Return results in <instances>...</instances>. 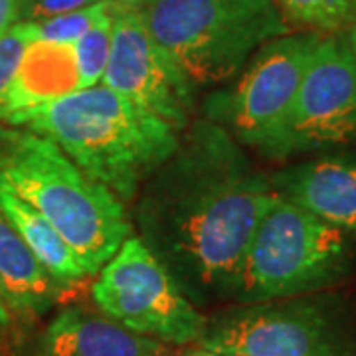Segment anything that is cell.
<instances>
[{
    "label": "cell",
    "mask_w": 356,
    "mask_h": 356,
    "mask_svg": "<svg viewBox=\"0 0 356 356\" xmlns=\"http://www.w3.org/2000/svg\"><path fill=\"white\" fill-rule=\"evenodd\" d=\"M277 196L226 127L196 121L140 188L139 238L188 299L232 297L255 228Z\"/></svg>",
    "instance_id": "6da1fadb"
},
{
    "label": "cell",
    "mask_w": 356,
    "mask_h": 356,
    "mask_svg": "<svg viewBox=\"0 0 356 356\" xmlns=\"http://www.w3.org/2000/svg\"><path fill=\"white\" fill-rule=\"evenodd\" d=\"M4 123L50 137L121 202L139 196L180 143L177 129L103 83L16 111Z\"/></svg>",
    "instance_id": "7a4b0ae2"
},
{
    "label": "cell",
    "mask_w": 356,
    "mask_h": 356,
    "mask_svg": "<svg viewBox=\"0 0 356 356\" xmlns=\"http://www.w3.org/2000/svg\"><path fill=\"white\" fill-rule=\"evenodd\" d=\"M0 177L50 220L88 275L99 273L133 234L125 202L89 178L46 135L0 129Z\"/></svg>",
    "instance_id": "3957f363"
},
{
    "label": "cell",
    "mask_w": 356,
    "mask_h": 356,
    "mask_svg": "<svg viewBox=\"0 0 356 356\" xmlns=\"http://www.w3.org/2000/svg\"><path fill=\"white\" fill-rule=\"evenodd\" d=\"M139 8L194 86L236 76L254 51L291 30L273 0H145Z\"/></svg>",
    "instance_id": "277c9868"
},
{
    "label": "cell",
    "mask_w": 356,
    "mask_h": 356,
    "mask_svg": "<svg viewBox=\"0 0 356 356\" xmlns=\"http://www.w3.org/2000/svg\"><path fill=\"white\" fill-rule=\"evenodd\" d=\"M348 236L277 196L248 245L232 297L264 303L331 287L350 269Z\"/></svg>",
    "instance_id": "5b68a950"
},
{
    "label": "cell",
    "mask_w": 356,
    "mask_h": 356,
    "mask_svg": "<svg viewBox=\"0 0 356 356\" xmlns=\"http://www.w3.org/2000/svg\"><path fill=\"white\" fill-rule=\"evenodd\" d=\"M91 297L103 315L161 343H198L208 323L166 267L133 234L99 269Z\"/></svg>",
    "instance_id": "8992f818"
},
{
    "label": "cell",
    "mask_w": 356,
    "mask_h": 356,
    "mask_svg": "<svg viewBox=\"0 0 356 356\" xmlns=\"http://www.w3.org/2000/svg\"><path fill=\"white\" fill-rule=\"evenodd\" d=\"M200 348L238 356H355L341 313L323 299L243 303L206 323Z\"/></svg>",
    "instance_id": "52a82bcc"
},
{
    "label": "cell",
    "mask_w": 356,
    "mask_h": 356,
    "mask_svg": "<svg viewBox=\"0 0 356 356\" xmlns=\"http://www.w3.org/2000/svg\"><path fill=\"white\" fill-rule=\"evenodd\" d=\"M323 36L318 32L285 34L264 44L232 93L216 103L232 137L277 159L281 139L311 58Z\"/></svg>",
    "instance_id": "ba28073f"
},
{
    "label": "cell",
    "mask_w": 356,
    "mask_h": 356,
    "mask_svg": "<svg viewBox=\"0 0 356 356\" xmlns=\"http://www.w3.org/2000/svg\"><path fill=\"white\" fill-rule=\"evenodd\" d=\"M102 81L177 131L191 125L194 83L154 42L135 4L115 0L111 56Z\"/></svg>",
    "instance_id": "9c48e42d"
},
{
    "label": "cell",
    "mask_w": 356,
    "mask_h": 356,
    "mask_svg": "<svg viewBox=\"0 0 356 356\" xmlns=\"http://www.w3.org/2000/svg\"><path fill=\"white\" fill-rule=\"evenodd\" d=\"M356 140V56L343 38H323L307 67L277 159Z\"/></svg>",
    "instance_id": "30bf717a"
},
{
    "label": "cell",
    "mask_w": 356,
    "mask_h": 356,
    "mask_svg": "<svg viewBox=\"0 0 356 356\" xmlns=\"http://www.w3.org/2000/svg\"><path fill=\"white\" fill-rule=\"evenodd\" d=\"M285 200L356 234V154H337L309 161L271 178Z\"/></svg>",
    "instance_id": "8fae6325"
},
{
    "label": "cell",
    "mask_w": 356,
    "mask_h": 356,
    "mask_svg": "<svg viewBox=\"0 0 356 356\" xmlns=\"http://www.w3.org/2000/svg\"><path fill=\"white\" fill-rule=\"evenodd\" d=\"M44 346L46 356H170L165 343L81 307L65 309L54 318Z\"/></svg>",
    "instance_id": "7c38bea8"
},
{
    "label": "cell",
    "mask_w": 356,
    "mask_h": 356,
    "mask_svg": "<svg viewBox=\"0 0 356 356\" xmlns=\"http://www.w3.org/2000/svg\"><path fill=\"white\" fill-rule=\"evenodd\" d=\"M79 89L74 44L34 40L26 50L14 83L0 103V121L28 107L62 99Z\"/></svg>",
    "instance_id": "4fadbf2b"
},
{
    "label": "cell",
    "mask_w": 356,
    "mask_h": 356,
    "mask_svg": "<svg viewBox=\"0 0 356 356\" xmlns=\"http://www.w3.org/2000/svg\"><path fill=\"white\" fill-rule=\"evenodd\" d=\"M62 289L0 214V297L6 309L20 315H42L56 305Z\"/></svg>",
    "instance_id": "5bb4252c"
},
{
    "label": "cell",
    "mask_w": 356,
    "mask_h": 356,
    "mask_svg": "<svg viewBox=\"0 0 356 356\" xmlns=\"http://www.w3.org/2000/svg\"><path fill=\"white\" fill-rule=\"evenodd\" d=\"M0 214L13 224L40 264L62 287H70L88 277L81 259L62 238V234L32 204L26 202L4 177H0Z\"/></svg>",
    "instance_id": "9a60e30c"
},
{
    "label": "cell",
    "mask_w": 356,
    "mask_h": 356,
    "mask_svg": "<svg viewBox=\"0 0 356 356\" xmlns=\"http://www.w3.org/2000/svg\"><path fill=\"white\" fill-rule=\"evenodd\" d=\"M285 22L309 32H341L356 26V0H273Z\"/></svg>",
    "instance_id": "2e32d148"
},
{
    "label": "cell",
    "mask_w": 356,
    "mask_h": 356,
    "mask_svg": "<svg viewBox=\"0 0 356 356\" xmlns=\"http://www.w3.org/2000/svg\"><path fill=\"white\" fill-rule=\"evenodd\" d=\"M113 8L115 0L109 13L74 44L81 89L97 86L107 70L113 42Z\"/></svg>",
    "instance_id": "e0dca14e"
},
{
    "label": "cell",
    "mask_w": 356,
    "mask_h": 356,
    "mask_svg": "<svg viewBox=\"0 0 356 356\" xmlns=\"http://www.w3.org/2000/svg\"><path fill=\"white\" fill-rule=\"evenodd\" d=\"M111 4H113V0H105V2L88 6V8H81V10L60 14V16H54L48 20H42V22H28V24H30L34 40L54 42V44H76L77 40L109 13Z\"/></svg>",
    "instance_id": "ac0fdd59"
},
{
    "label": "cell",
    "mask_w": 356,
    "mask_h": 356,
    "mask_svg": "<svg viewBox=\"0 0 356 356\" xmlns=\"http://www.w3.org/2000/svg\"><path fill=\"white\" fill-rule=\"evenodd\" d=\"M30 42H34V36L28 22H18L0 36V103L16 79Z\"/></svg>",
    "instance_id": "d6986e66"
},
{
    "label": "cell",
    "mask_w": 356,
    "mask_h": 356,
    "mask_svg": "<svg viewBox=\"0 0 356 356\" xmlns=\"http://www.w3.org/2000/svg\"><path fill=\"white\" fill-rule=\"evenodd\" d=\"M105 0H34L22 8V22H42L60 14L74 13Z\"/></svg>",
    "instance_id": "ffe728a7"
},
{
    "label": "cell",
    "mask_w": 356,
    "mask_h": 356,
    "mask_svg": "<svg viewBox=\"0 0 356 356\" xmlns=\"http://www.w3.org/2000/svg\"><path fill=\"white\" fill-rule=\"evenodd\" d=\"M18 22H22L20 0H0V36Z\"/></svg>",
    "instance_id": "44dd1931"
},
{
    "label": "cell",
    "mask_w": 356,
    "mask_h": 356,
    "mask_svg": "<svg viewBox=\"0 0 356 356\" xmlns=\"http://www.w3.org/2000/svg\"><path fill=\"white\" fill-rule=\"evenodd\" d=\"M346 42H348L350 50L355 51V56H356V26H353V28L348 30V34H346Z\"/></svg>",
    "instance_id": "7402d4cb"
},
{
    "label": "cell",
    "mask_w": 356,
    "mask_h": 356,
    "mask_svg": "<svg viewBox=\"0 0 356 356\" xmlns=\"http://www.w3.org/2000/svg\"><path fill=\"white\" fill-rule=\"evenodd\" d=\"M188 356H238V355H218V353H210V350L198 348V350H192V353H188Z\"/></svg>",
    "instance_id": "603a6c76"
},
{
    "label": "cell",
    "mask_w": 356,
    "mask_h": 356,
    "mask_svg": "<svg viewBox=\"0 0 356 356\" xmlns=\"http://www.w3.org/2000/svg\"><path fill=\"white\" fill-rule=\"evenodd\" d=\"M10 325V317H4V315H0V331L2 329H6Z\"/></svg>",
    "instance_id": "cb8c5ba5"
},
{
    "label": "cell",
    "mask_w": 356,
    "mask_h": 356,
    "mask_svg": "<svg viewBox=\"0 0 356 356\" xmlns=\"http://www.w3.org/2000/svg\"><path fill=\"white\" fill-rule=\"evenodd\" d=\"M0 315H4V317H10V311L6 309L4 301H2V297H0Z\"/></svg>",
    "instance_id": "d4e9b609"
},
{
    "label": "cell",
    "mask_w": 356,
    "mask_h": 356,
    "mask_svg": "<svg viewBox=\"0 0 356 356\" xmlns=\"http://www.w3.org/2000/svg\"><path fill=\"white\" fill-rule=\"evenodd\" d=\"M117 2H127V4H135V6H139V4H143L145 0H117Z\"/></svg>",
    "instance_id": "484cf974"
},
{
    "label": "cell",
    "mask_w": 356,
    "mask_h": 356,
    "mask_svg": "<svg viewBox=\"0 0 356 356\" xmlns=\"http://www.w3.org/2000/svg\"><path fill=\"white\" fill-rule=\"evenodd\" d=\"M30 2H34V0H20V4H22V8H24V6H28Z\"/></svg>",
    "instance_id": "4316f807"
}]
</instances>
